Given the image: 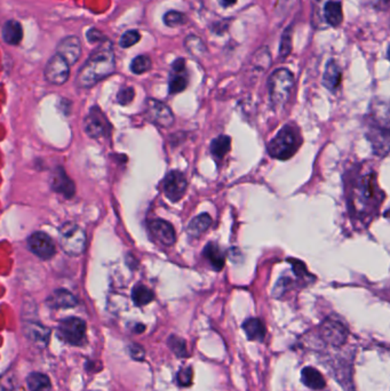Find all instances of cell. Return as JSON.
<instances>
[{"instance_id": "d4e9b609", "label": "cell", "mask_w": 390, "mask_h": 391, "mask_svg": "<svg viewBox=\"0 0 390 391\" xmlns=\"http://www.w3.org/2000/svg\"><path fill=\"white\" fill-rule=\"evenodd\" d=\"M28 388L30 391H50L52 390V382L50 378L43 373L34 372L29 374L27 378Z\"/></svg>"}, {"instance_id": "836d02e7", "label": "cell", "mask_w": 390, "mask_h": 391, "mask_svg": "<svg viewBox=\"0 0 390 391\" xmlns=\"http://www.w3.org/2000/svg\"><path fill=\"white\" fill-rule=\"evenodd\" d=\"M193 378H194V371L189 366V368H181L177 375V381L181 387H189L193 383Z\"/></svg>"}, {"instance_id": "f35d334b", "label": "cell", "mask_w": 390, "mask_h": 391, "mask_svg": "<svg viewBox=\"0 0 390 391\" xmlns=\"http://www.w3.org/2000/svg\"><path fill=\"white\" fill-rule=\"evenodd\" d=\"M388 59L390 60V46L389 48H388Z\"/></svg>"}, {"instance_id": "6da1fadb", "label": "cell", "mask_w": 390, "mask_h": 391, "mask_svg": "<svg viewBox=\"0 0 390 391\" xmlns=\"http://www.w3.org/2000/svg\"><path fill=\"white\" fill-rule=\"evenodd\" d=\"M116 70V57L110 41L101 43L90 54L76 78V85L80 88H90L114 74Z\"/></svg>"}, {"instance_id": "5bb4252c", "label": "cell", "mask_w": 390, "mask_h": 391, "mask_svg": "<svg viewBox=\"0 0 390 391\" xmlns=\"http://www.w3.org/2000/svg\"><path fill=\"white\" fill-rule=\"evenodd\" d=\"M23 332L28 340L39 348L47 347L52 333L50 328L38 321H27L23 325Z\"/></svg>"}, {"instance_id": "ffe728a7", "label": "cell", "mask_w": 390, "mask_h": 391, "mask_svg": "<svg viewBox=\"0 0 390 391\" xmlns=\"http://www.w3.org/2000/svg\"><path fill=\"white\" fill-rule=\"evenodd\" d=\"M243 330L251 341H264L266 337V326L257 318H250L244 321Z\"/></svg>"}, {"instance_id": "30bf717a", "label": "cell", "mask_w": 390, "mask_h": 391, "mask_svg": "<svg viewBox=\"0 0 390 391\" xmlns=\"http://www.w3.org/2000/svg\"><path fill=\"white\" fill-rule=\"evenodd\" d=\"M188 181L184 174L172 171L167 174L163 183L164 194L170 201L177 203L184 197L187 191Z\"/></svg>"}, {"instance_id": "4fadbf2b", "label": "cell", "mask_w": 390, "mask_h": 391, "mask_svg": "<svg viewBox=\"0 0 390 391\" xmlns=\"http://www.w3.org/2000/svg\"><path fill=\"white\" fill-rule=\"evenodd\" d=\"M57 53L67 60L72 66L79 60L81 55V41L77 36H68L57 43Z\"/></svg>"}, {"instance_id": "4dcf8cb0", "label": "cell", "mask_w": 390, "mask_h": 391, "mask_svg": "<svg viewBox=\"0 0 390 391\" xmlns=\"http://www.w3.org/2000/svg\"><path fill=\"white\" fill-rule=\"evenodd\" d=\"M167 345L170 347V350L173 351L174 354H177V357H189V351H188L187 342L184 341V339L172 335Z\"/></svg>"}, {"instance_id": "9c48e42d", "label": "cell", "mask_w": 390, "mask_h": 391, "mask_svg": "<svg viewBox=\"0 0 390 391\" xmlns=\"http://www.w3.org/2000/svg\"><path fill=\"white\" fill-rule=\"evenodd\" d=\"M28 248L31 253L37 255L41 260H50L57 253L53 239L48 234L40 231L35 232L28 238Z\"/></svg>"}, {"instance_id": "9a60e30c", "label": "cell", "mask_w": 390, "mask_h": 391, "mask_svg": "<svg viewBox=\"0 0 390 391\" xmlns=\"http://www.w3.org/2000/svg\"><path fill=\"white\" fill-rule=\"evenodd\" d=\"M50 186L55 192L62 194L66 198L74 197L76 192L74 182L70 180V177H68L62 168H55L50 177Z\"/></svg>"}, {"instance_id": "277c9868", "label": "cell", "mask_w": 390, "mask_h": 391, "mask_svg": "<svg viewBox=\"0 0 390 391\" xmlns=\"http://www.w3.org/2000/svg\"><path fill=\"white\" fill-rule=\"evenodd\" d=\"M60 245L69 257H79L86 248V234L77 223L67 222L60 228Z\"/></svg>"}, {"instance_id": "7402d4cb", "label": "cell", "mask_w": 390, "mask_h": 391, "mask_svg": "<svg viewBox=\"0 0 390 391\" xmlns=\"http://www.w3.org/2000/svg\"><path fill=\"white\" fill-rule=\"evenodd\" d=\"M204 257L210 262L214 270H221L224 267V254L217 243L211 241L204 248Z\"/></svg>"}, {"instance_id": "7a4b0ae2", "label": "cell", "mask_w": 390, "mask_h": 391, "mask_svg": "<svg viewBox=\"0 0 390 391\" xmlns=\"http://www.w3.org/2000/svg\"><path fill=\"white\" fill-rule=\"evenodd\" d=\"M300 144L301 139L297 130L286 125L271 141V143L268 146V151L271 157L280 161H286L293 157Z\"/></svg>"}, {"instance_id": "e0dca14e", "label": "cell", "mask_w": 390, "mask_h": 391, "mask_svg": "<svg viewBox=\"0 0 390 391\" xmlns=\"http://www.w3.org/2000/svg\"><path fill=\"white\" fill-rule=\"evenodd\" d=\"M46 304L52 309H69L76 307L78 300L67 290H57L47 298Z\"/></svg>"}, {"instance_id": "ba28073f", "label": "cell", "mask_w": 390, "mask_h": 391, "mask_svg": "<svg viewBox=\"0 0 390 391\" xmlns=\"http://www.w3.org/2000/svg\"><path fill=\"white\" fill-rule=\"evenodd\" d=\"M146 117L160 128H170L174 123V114L170 108L155 99H148L146 102Z\"/></svg>"}, {"instance_id": "8992f818", "label": "cell", "mask_w": 390, "mask_h": 391, "mask_svg": "<svg viewBox=\"0 0 390 391\" xmlns=\"http://www.w3.org/2000/svg\"><path fill=\"white\" fill-rule=\"evenodd\" d=\"M43 76L50 84L57 86L66 84L70 76V64L60 54L55 53L47 62Z\"/></svg>"}, {"instance_id": "d590c367", "label": "cell", "mask_w": 390, "mask_h": 391, "mask_svg": "<svg viewBox=\"0 0 390 391\" xmlns=\"http://www.w3.org/2000/svg\"><path fill=\"white\" fill-rule=\"evenodd\" d=\"M86 39L90 43H104L107 41L101 31L97 30V28H90L86 32Z\"/></svg>"}, {"instance_id": "e575fe53", "label": "cell", "mask_w": 390, "mask_h": 391, "mask_svg": "<svg viewBox=\"0 0 390 391\" xmlns=\"http://www.w3.org/2000/svg\"><path fill=\"white\" fill-rule=\"evenodd\" d=\"M135 97V90L133 87H124L118 92L117 101L121 106H127L134 100Z\"/></svg>"}, {"instance_id": "7c38bea8", "label": "cell", "mask_w": 390, "mask_h": 391, "mask_svg": "<svg viewBox=\"0 0 390 391\" xmlns=\"http://www.w3.org/2000/svg\"><path fill=\"white\" fill-rule=\"evenodd\" d=\"M320 337L329 345L340 347L347 340L348 332L339 321H326L320 326Z\"/></svg>"}, {"instance_id": "8fae6325", "label": "cell", "mask_w": 390, "mask_h": 391, "mask_svg": "<svg viewBox=\"0 0 390 391\" xmlns=\"http://www.w3.org/2000/svg\"><path fill=\"white\" fill-rule=\"evenodd\" d=\"M189 84V72L187 69V62L184 57H179L174 61L170 68V78H168V90L170 94H179L184 92Z\"/></svg>"}, {"instance_id": "1f68e13d", "label": "cell", "mask_w": 390, "mask_h": 391, "mask_svg": "<svg viewBox=\"0 0 390 391\" xmlns=\"http://www.w3.org/2000/svg\"><path fill=\"white\" fill-rule=\"evenodd\" d=\"M141 39V34L137 30H128L124 32L119 39V46L121 48H130L135 43H139Z\"/></svg>"}, {"instance_id": "484cf974", "label": "cell", "mask_w": 390, "mask_h": 391, "mask_svg": "<svg viewBox=\"0 0 390 391\" xmlns=\"http://www.w3.org/2000/svg\"><path fill=\"white\" fill-rule=\"evenodd\" d=\"M154 292L144 284H137L134 286L132 291V300L137 307H144L154 301Z\"/></svg>"}, {"instance_id": "603a6c76", "label": "cell", "mask_w": 390, "mask_h": 391, "mask_svg": "<svg viewBox=\"0 0 390 391\" xmlns=\"http://www.w3.org/2000/svg\"><path fill=\"white\" fill-rule=\"evenodd\" d=\"M301 379L304 385L313 390H322L325 388V380H324L323 375L320 374V372L317 371L316 368H304V371L301 373Z\"/></svg>"}, {"instance_id": "74e56055", "label": "cell", "mask_w": 390, "mask_h": 391, "mask_svg": "<svg viewBox=\"0 0 390 391\" xmlns=\"http://www.w3.org/2000/svg\"><path fill=\"white\" fill-rule=\"evenodd\" d=\"M237 0H219V3L224 8H229V7H233L236 5Z\"/></svg>"}, {"instance_id": "cb8c5ba5", "label": "cell", "mask_w": 390, "mask_h": 391, "mask_svg": "<svg viewBox=\"0 0 390 391\" xmlns=\"http://www.w3.org/2000/svg\"><path fill=\"white\" fill-rule=\"evenodd\" d=\"M211 224H212V219L210 215L206 213L198 215L194 217L188 225V234L193 238L200 237L211 227Z\"/></svg>"}, {"instance_id": "8d00e7d4", "label": "cell", "mask_w": 390, "mask_h": 391, "mask_svg": "<svg viewBox=\"0 0 390 391\" xmlns=\"http://www.w3.org/2000/svg\"><path fill=\"white\" fill-rule=\"evenodd\" d=\"M130 354H132V357L134 359H137V361H142L144 358V348L141 347V345H132V347L130 348Z\"/></svg>"}, {"instance_id": "5b68a950", "label": "cell", "mask_w": 390, "mask_h": 391, "mask_svg": "<svg viewBox=\"0 0 390 391\" xmlns=\"http://www.w3.org/2000/svg\"><path fill=\"white\" fill-rule=\"evenodd\" d=\"M86 323L77 317L66 318L57 325V334L61 341L75 347L86 343Z\"/></svg>"}, {"instance_id": "4316f807", "label": "cell", "mask_w": 390, "mask_h": 391, "mask_svg": "<svg viewBox=\"0 0 390 391\" xmlns=\"http://www.w3.org/2000/svg\"><path fill=\"white\" fill-rule=\"evenodd\" d=\"M231 139L227 135H220L211 143V152L217 159H222L231 150Z\"/></svg>"}, {"instance_id": "d6986e66", "label": "cell", "mask_w": 390, "mask_h": 391, "mask_svg": "<svg viewBox=\"0 0 390 391\" xmlns=\"http://www.w3.org/2000/svg\"><path fill=\"white\" fill-rule=\"evenodd\" d=\"M341 78H342V72H341L340 67L334 61H330L324 71V86L326 87L327 90L333 92L340 86Z\"/></svg>"}, {"instance_id": "52a82bcc", "label": "cell", "mask_w": 390, "mask_h": 391, "mask_svg": "<svg viewBox=\"0 0 390 391\" xmlns=\"http://www.w3.org/2000/svg\"><path fill=\"white\" fill-rule=\"evenodd\" d=\"M84 130L92 139H100L110 133V124L104 112L99 108L94 107L84 121Z\"/></svg>"}, {"instance_id": "d6a6232c", "label": "cell", "mask_w": 390, "mask_h": 391, "mask_svg": "<svg viewBox=\"0 0 390 391\" xmlns=\"http://www.w3.org/2000/svg\"><path fill=\"white\" fill-rule=\"evenodd\" d=\"M291 50H292V31H291V29H286L282 36V41H280V57H289Z\"/></svg>"}, {"instance_id": "44dd1931", "label": "cell", "mask_w": 390, "mask_h": 391, "mask_svg": "<svg viewBox=\"0 0 390 391\" xmlns=\"http://www.w3.org/2000/svg\"><path fill=\"white\" fill-rule=\"evenodd\" d=\"M324 17L331 27H339L344 21L342 6L338 1H327L324 6Z\"/></svg>"}, {"instance_id": "2e32d148", "label": "cell", "mask_w": 390, "mask_h": 391, "mask_svg": "<svg viewBox=\"0 0 390 391\" xmlns=\"http://www.w3.org/2000/svg\"><path fill=\"white\" fill-rule=\"evenodd\" d=\"M149 230L157 241H160L165 246H172L177 241L174 228L167 221L159 220V219L151 221L149 223Z\"/></svg>"}, {"instance_id": "ac0fdd59", "label": "cell", "mask_w": 390, "mask_h": 391, "mask_svg": "<svg viewBox=\"0 0 390 391\" xmlns=\"http://www.w3.org/2000/svg\"><path fill=\"white\" fill-rule=\"evenodd\" d=\"M3 41L10 46H19L23 39V28L20 22L15 20H8L3 23Z\"/></svg>"}, {"instance_id": "83f0119b", "label": "cell", "mask_w": 390, "mask_h": 391, "mask_svg": "<svg viewBox=\"0 0 390 391\" xmlns=\"http://www.w3.org/2000/svg\"><path fill=\"white\" fill-rule=\"evenodd\" d=\"M184 46L193 57H200L207 53L206 45L196 34H189L184 39Z\"/></svg>"}, {"instance_id": "f1b7e54d", "label": "cell", "mask_w": 390, "mask_h": 391, "mask_svg": "<svg viewBox=\"0 0 390 391\" xmlns=\"http://www.w3.org/2000/svg\"><path fill=\"white\" fill-rule=\"evenodd\" d=\"M151 67H153V61L150 57L146 54H142V55L134 57L133 61L130 62V68L134 74H144L150 70Z\"/></svg>"}, {"instance_id": "3957f363", "label": "cell", "mask_w": 390, "mask_h": 391, "mask_svg": "<svg viewBox=\"0 0 390 391\" xmlns=\"http://www.w3.org/2000/svg\"><path fill=\"white\" fill-rule=\"evenodd\" d=\"M269 95L271 103L277 108H282L287 103L293 90L294 77L287 69H277L269 78Z\"/></svg>"}, {"instance_id": "f546056e", "label": "cell", "mask_w": 390, "mask_h": 391, "mask_svg": "<svg viewBox=\"0 0 390 391\" xmlns=\"http://www.w3.org/2000/svg\"><path fill=\"white\" fill-rule=\"evenodd\" d=\"M188 17L186 14L177 12V10H168L164 14L163 22L166 27L177 28L187 23Z\"/></svg>"}]
</instances>
